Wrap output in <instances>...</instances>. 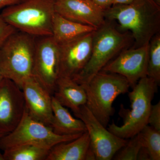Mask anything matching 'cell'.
I'll use <instances>...</instances> for the list:
<instances>
[{
	"label": "cell",
	"mask_w": 160,
	"mask_h": 160,
	"mask_svg": "<svg viewBox=\"0 0 160 160\" xmlns=\"http://www.w3.org/2000/svg\"><path fill=\"white\" fill-rule=\"evenodd\" d=\"M106 19L114 20L122 31L130 32L133 48L149 44L160 30V6L153 0H132L104 10Z\"/></svg>",
	"instance_id": "6da1fadb"
},
{
	"label": "cell",
	"mask_w": 160,
	"mask_h": 160,
	"mask_svg": "<svg viewBox=\"0 0 160 160\" xmlns=\"http://www.w3.org/2000/svg\"><path fill=\"white\" fill-rule=\"evenodd\" d=\"M133 39L130 32L122 31L114 20L106 19L94 31L92 51L85 68L72 79L80 84L88 82L111 60L129 48Z\"/></svg>",
	"instance_id": "7a4b0ae2"
},
{
	"label": "cell",
	"mask_w": 160,
	"mask_h": 160,
	"mask_svg": "<svg viewBox=\"0 0 160 160\" xmlns=\"http://www.w3.org/2000/svg\"><path fill=\"white\" fill-rule=\"evenodd\" d=\"M55 0H20L2 9L0 15L18 31L35 37L52 35Z\"/></svg>",
	"instance_id": "3957f363"
},
{
	"label": "cell",
	"mask_w": 160,
	"mask_h": 160,
	"mask_svg": "<svg viewBox=\"0 0 160 160\" xmlns=\"http://www.w3.org/2000/svg\"><path fill=\"white\" fill-rule=\"evenodd\" d=\"M35 37L22 32L15 31L0 46V72L21 89L32 77Z\"/></svg>",
	"instance_id": "277c9868"
},
{
	"label": "cell",
	"mask_w": 160,
	"mask_h": 160,
	"mask_svg": "<svg viewBox=\"0 0 160 160\" xmlns=\"http://www.w3.org/2000/svg\"><path fill=\"white\" fill-rule=\"evenodd\" d=\"M81 85L86 92V106L106 127L114 113L113 102L120 95L128 92L130 87L129 82L119 74L102 70L88 82Z\"/></svg>",
	"instance_id": "5b68a950"
},
{
	"label": "cell",
	"mask_w": 160,
	"mask_h": 160,
	"mask_svg": "<svg viewBox=\"0 0 160 160\" xmlns=\"http://www.w3.org/2000/svg\"><path fill=\"white\" fill-rule=\"evenodd\" d=\"M158 86L155 81L146 76L141 79L129 93L131 110L124 116V123L109 126L110 132L122 138H130L138 134L147 125L152 102Z\"/></svg>",
	"instance_id": "8992f818"
},
{
	"label": "cell",
	"mask_w": 160,
	"mask_h": 160,
	"mask_svg": "<svg viewBox=\"0 0 160 160\" xmlns=\"http://www.w3.org/2000/svg\"><path fill=\"white\" fill-rule=\"evenodd\" d=\"M82 134H56L50 126L30 116L25 108L22 119L14 130L0 138V148L4 150L19 145H32L51 149L58 143L74 140Z\"/></svg>",
	"instance_id": "52a82bcc"
},
{
	"label": "cell",
	"mask_w": 160,
	"mask_h": 160,
	"mask_svg": "<svg viewBox=\"0 0 160 160\" xmlns=\"http://www.w3.org/2000/svg\"><path fill=\"white\" fill-rule=\"evenodd\" d=\"M32 76L52 96L60 77L59 46L52 36L35 37Z\"/></svg>",
	"instance_id": "ba28073f"
},
{
	"label": "cell",
	"mask_w": 160,
	"mask_h": 160,
	"mask_svg": "<svg viewBox=\"0 0 160 160\" xmlns=\"http://www.w3.org/2000/svg\"><path fill=\"white\" fill-rule=\"evenodd\" d=\"M74 115L86 126L96 160H111L127 144L128 141L126 139L118 137L107 130L86 105L81 106Z\"/></svg>",
	"instance_id": "9c48e42d"
},
{
	"label": "cell",
	"mask_w": 160,
	"mask_h": 160,
	"mask_svg": "<svg viewBox=\"0 0 160 160\" xmlns=\"http://www.w3.org/2000/svg\"><path fill=\"white\" fill-rule=\"evenodd\" d=\"M148 59V45L131 47L120 52L102 70L124 77L132 88L141 79L147 76Z\"/></svg>",
	"instance_id": "30bf717a"
},
{
	"label": "cell",
	"mask_w": 160,
	"mask_h": 160,
	"mask_svg": "<svg viewBox=\"0 0 160 160\" xmlns=\"http://www.w3.org/2000/svg\"><path fill=\"white\" fill-rule=\"evenodd\" d=\"M95 31L58 44L60 77L74 78L85 68L91 57Z\"/></svg>",
	"instance_id": "8fae6325"
},
{
	"label": "cell",
	"mask_w": 160,
	"mask_h": 160,
	"mask_svg": "<svg viewBox=\"0 0 160 160\" xmlns=\"http://www.w3.org/2000/svg\"><path fill=\"white\" fill-rule=\"evenodd\" d=\"M25 110L22 89L11 80L4 78L0 83V132L6 134L14 130Z\"/></svg>",
	"instance_id": "7c38bea8"
},
{
	"label": "cell",
	"mask_w": 160,
	"mask_h": 160,
	"mask_svg": "<svg viewBox=\"0 0 160 160\" xmlns=\"http://www.w3.org/2000/svg\"><path fill=\"white\" fill-rule=\"evenodd\" d=\"M55 9L67 19L96 29L106 21L104 10L92 0H55Z\"/></svg>",
	"instance_id": "4fadbf2b"
},
{
	"label": "cell",
	"mask_w": 160,
	"mask_h": 160,
	"mask_svg": "<svg viewBox=\"0 0 160 160\" xmlns=\"http://www.w3.org/2000/svg\"><path fill=\"white\" fill-rule=\"evenodd\" d=\"M25 100V108L30 116L50 126L53 118L52 95L33 76L21 87Z\"/></svg>",
	"instance_id": "5bb4252c"
},
{
	"label": "cell",
	"mask_w": 160,
	"mask_h": 160,
	"mask_svg": "<svg viewBox=\"0 0 160 160\" xmlns=\"http://www.w3.org/2000/svg\"><path fill=\"white\" fill-rule=\"evenodd\" d=\"M52 96L62 106L71 109L74 114L81 106L86 105L87 102L86 91L82 85L66 77L59 78Z\"/></svg>",
	"instance_id": "9a60e30c"
},
{
	"label": "cell",
	"mask_w": 160,
	"mask_h": 160,
	"mask_svg": "<svg viewBox=\"0 0 160 160\" xmlns=\"http://www.w3.org/2000/svg\"><path fill=\"white\" fill-rule=\"evenodd\" d=\"M52 106L53 118L50 127L56 134L72 135L82 134L87 131L82 121L73 117L68 109L52 96Z\"/></svg>",
	"instance_id": "2e32d148"
},
{
	"label": "cell",
	"mask_w": 160,
	"mask_h": 160,
	"mask_svg": "<svg viewBox=\"0 0 160 160\" xmlns=\"http://www.w3.org/2000/svg\"><path fill=\"white\" fill-rule=\"evenodd\" d=\"M90 146V138L86 132L74 140L53 146L46 160H86Z\"/></svg>",
	"instance_id": "e0dca14e"
},
{
	"label": "cell",
	"mask_w": 160,
	"mask_h": 160,
	"mask_svg": "<svg viewBox=\"0 0 160 160\" xmlns=\"http://www.w3.org/2000/svg\"><path fill=\"white\" fill-rule=\"evenodd\" d=\"M96 28L67 19L56 12L52 21V35L61 44L96 30Z\"/></svg>",
	"instance_id": "ac0fdd59"
},
{
	"label": "cell",
	"mask_w": 160,
	"mask_h": 160,
	"mask_svg": "<svg viewBox=\"0 0 160 160\" xmlns=\"http://www.w3.org/2000/svg\"><path fill=\"white\" fill-rule=\"evenodd\" d=\"M50 149L32 145L13 146L3 150L5 160H46Z\"/></svg>",
	"instance_id": "d6986e66"
},
{
	"label": "cell",
	"mask_w": 160,
	"mask_h": 160,
	"mask_svg": "<svg viewBox=\"0 0 160 160\" xmlns=\"http://www.w3.org/2000/svg\"><path fill=\"white\" fill-rule=\"evenodd\" d=\"M147 76L155 81L158 85L160 82V33L154 36L148 44Z\"/></svg>",
	"instance_id": "ffe728a7"
},
{
	"label": "cell",
	"mask_w": 160,
	"mask_h": 160,
	"mask_svg": "<svg viewBox=\"0 0 160 160\" xmlns=\"http://www.w3.org/2000/svg\"><path fill=\"white\" fill-rule=\"evenodd\" d=\"M151 160H160V131L147 125L139 132Z\"/></svg>",
	"instance_id": "44dd1931"
},
{
	"label": "cell",
	"mask_w": 160,
	"mask_h": 160,
	"mask_svg": "<svg viewBox=\"0 0 160 160\" xmlns=\"http://www.w3.org/2000/svg\"><path fill=\"white\" fill-rule=\"evenodd\" d=\"M143 147L142 142L139 133L130 138L127 144L122 148L119 153L115 158L117 160H136L141 149Z\"/></svg>",
	"instance_id": "7402d4cb"
},
{
	"label": "cell",
	"mask_w": 160,
	"mask_h": 160,
	"mask_svg": "<svg viewBox=\"0 0 160 160\" xmlns=\"http://www.w3.org/2000/svg\"><path fill=\"white\" fill-rule=\"evenodd\" d=\"M148 124L156 130L160 131V102L152 105L148 118Z\"/></svg>",
	"instance_id": "603a6c76"
},
{
	"label": "cell",
	"mask_w": 160,
	"mask_h": 160,
	"mask_svg": "<svg viewBox=\"0 0 160 160\" xmlns=\"http://www.w3.org/2000/svg\"><path fill=\"white\" fill-rule=\"evenodd\" d=\"M16 30L7 24L0 15V46L10 34Z\"/></svg>",
	"instance_id": "cb8c5ba5"
},
{
	"label": "cell",
	"mask_w": 160,
	"mask_h": 160,
	"mask_svg": "<svg viewBox=\"0 0 160 160\" xmlns=\"http://www.w3.org/2000/svg\"><path fill=\"white\" fill-rule=\"evenodd\" d=\"M104 10L109 9L113 5L114 0H92Z\"/></svg>",
	"instance_id": "d4e9b609"
},
{
	"label": "cell",
	"mask_w": 160,
	"mask_h": 160,
	"mask_svg": "<svg viewBox=\"0 0 160 160\" xmlns=\"http://www.w3.org/2000/svg\"><path fill=\"white\" fill-rule=\"evenodd\" d=\"M20 0H0V9H3L8 6H11Z\"/></svg>",
	"instance_id": "484cf974"
},
{
	"label": "cell",
	"mask_w": 160,
	"mask_h": 160,
	"mask_svg": "<svg viewBox=\"0 0 160 160\" xmlns=\"http://www.w3.org/2000/svg\"><path fill=\"white\" fill-rule=\"evenodd\" d=\"M132 0H114L113 5L117 4H125L130 3ZM112 5V6H113Z\"/></svg>",
	"instance_id": "4316f807"
},
{
	"label": "cell",
	"mask_w": 160,
	"mask_h": 160,
	"mask_svg": "<svg viewBox=\"0 0 160 160\" xmlns=\"http://www.w3.org/2000/svg\"><path fill=\"white\" fill-rule=\"evenodd\" d=\"M1 150L2 149L0 148V160H5L4 159V156H3V153L1 152Z\"/></svg>",
	"instance_id": "83f0119b"
},
{
	"label": "cell",
	"mask_w": 160,
	"mask_h": 160,
	"mask_svg": "<svg viewBox=\"0 0 160 160\" xmlns=\"http://www.w3.org/2000/svg\"><path fill=\"white\" fill-rule=\"evenodd\" d=\"M4 78L3 77L2 75V73H1V72H0V83H1V82L2 81V80L4 79Z\"/></svg>",
	"instance_id": "f1b7e54d"
},
{
	"label": "cell",
	"mask_w": 160,
	"mask_h": 160,
	"mask_svg": "<svg viewBox=\"0 0 160 160\" xmlns=\"http://www.w3.org/2000/svg\"><path fill=\"white\" fill-rule=\"evenodd\" d=\"M158 5H159L160 6V0H153Z\"/></svg>",
	"instance_id": "f546056e"
},
{
	"label": "cell",
	"mask_w": 160,
	"mask_h": 160,
	"mask_svg": "<svg viewBox=\"0 0 160 160\" xmlns=\"http://www.w3.org/2000/svg\"><path fill=\"white\" fill-rule=\"evenodd\" d=\"M5 135L6 134H4V133H2V132H0V138L3 137V136Z\"/></svg>",
	"instance_id": "4dcf8cb0"
}]
</instances>
